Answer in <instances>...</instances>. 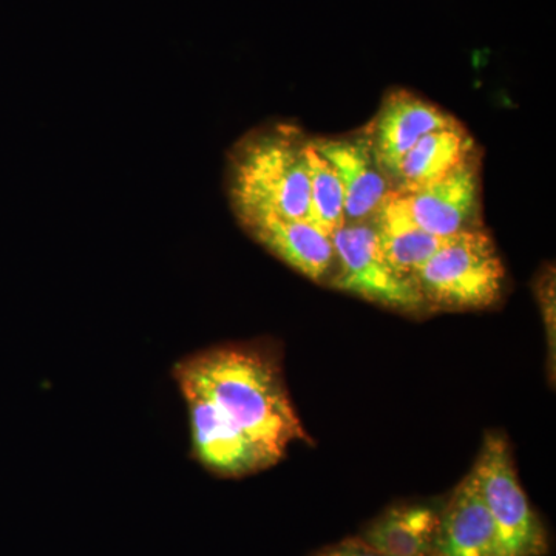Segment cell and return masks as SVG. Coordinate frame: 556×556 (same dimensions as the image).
I'll return each instance as SVG.
<instances>
[{
    "label": "cell",
    "mask_w": 556,
    "mask_h": 556,
    "mask_svg": "<svg viewBox=\"0 0 556 556\" xmlns=\"http://www.w3.org/2000/svg\"><path fill=\"white\" fill-rule=\"evenodd\" d=\"M181 396L280 460L289 445L308 441L289 397L280 358L266 345L232 343L181 358L172 369Z\"/></svg>",
    "instance_id": "cell-1"
},
{
    "label": "cell",
    "mask_w": 556,
    "mask_h": 556,
    "mask_svg": "<svg viewBox=\"0 0 556 556\" xmlns=\"http://www.w3.org/2000/svg\"><path fill=\"white\" fill-rule=\"evenodd\" d=\"M308 139L289 124L249 131L230 149L226 189L237 222L309 217Z\"/></svg>",
    "instance_id": "cell-2"
},
{
    "label": "cell",
    "mask_w": 556,
    "mask_h": 556,
    "mask_svg": "<svg viewBox=\"0 0 556 556\" xmlns=\"http://www.w3.org/2000/svg\"><path fill=\"white\" fill-rule=\"evenodd\" d=\"M413 278L428 309H484L503 298L506 268L492 237L478 226L448 237Z\"/></svg>",
    "instance_id": "cell-3"
},
{
    "label": "cell",
    "mask_w": 556,
    "mask_h": 556,
    "mask_svg": "<svg viewBox=\"0 0 556 556\" xmlns=\"http://www.w3.org/2000/svg\"><path fill=\"white\" fill-rule=\"evenodd\" d=\"M470 475L495 522L504 556H547L546 527L522 490L506 439L486 437Z\"/></svg>",
    "instance_id": "cell-4"
},
{
    "label": "cell",
    "mask_w": 556,
    "mask_h": 556,
    "mask_svg": "<svg viewBox=\"0 0 556 556\" xmlns=\"http://www.w3.org/2000/svg\"><path fill=\"white\" fill-rule=\"evenodd\" d=\"M331 240L339 265L332 287L402 313L428 311L415 278L388 262L371 223H345Z\"/></svg>",
    "instance_id": "cell-5"
},
{
    "label": "cell",
    "mask_w": 556,
    "mask_h": 556,
    "mask_svg": "<svg viewBox=\"0 0 556 556\" xmlns=\"http://www.w3.org/2000/svg\"><path fill=\"white\" fill-rule=\"evenodd\" d=\"M397 190V189H396ZM417 225L438 237H452L478 228L479 169L468 156L455 169L419 188L399 190Z\"/></svg>",
    "instance_id": "cell-6"
},
{
    "label": "cell",
    "mask_w": 556,
    "mask_h": 556,
    "mask_svg": "<svg viewBox=\"0 0 556 556\" xmlns=\"http://www.w3.org/2000/svg\"><path fill=\"white\" fill-rule=\"evenodd\" d=\"M453 123L452 116L431 102L407 90H396L383 101L365 138L391 181L401 160L420 138Z\"/></svg>",
    "instance_id": "cell-7"
},
{
    "label": "cell",
    "mask_w": 556,
    "mask_h": 556,
    "mask_svg": "<svg viewBox=\"0 0 556 556\" xmlns=\"http://www.w3.org/2000/svg\"><path fill=\"white\" fill-rule=\"evenodd\" d=\"M314 149L338 174L345 197L346 223L368 222L388 193L393 190L390 178L380 169L368 139H311Z\"/></svg>",
    "instance_id": "cell-8"
},
{
    "label": "cell",
    "mask_w": 556,
    "mask_h": 556,
    "mask_svg": "<svg viewBox=\"0 0 556 556\" xmlns=\"http://www.w3.org/2000/svg\"><path fill=\"white\" fill-rule=\"evenodd\" d=\"M239 225L255 243L309 280L324 281L334 266L331 237L305 219L252 217Z\"/></svg>",
    "instance_id": "cell-9"
},
{
    "label": "cell",
    "mask_w": 556,
    "mask_h": 556,
    "mask_svg": "<svg viewBox=\"0 0 556 556\" xmlns=\"http://www.w3.org/2000/svg\"><path fill=\"white\" fill-rule=\"evenodd\" d=\"M431 556H504L495 522L468 475L444 507Z\"/></svg>",
    "instance_id": "cell-10"
},
{
    "label": "cell",
    "mask_w": 556,
    "mask_h": 556,
    "mask_svg": "<svg viewBox=\"0 0 556 556\" xmlns=\"http://www.w3.org/2000/svg\"><path fill=\"white\" fill-rule=\"evenodd\" d=\"M439 519L441 508L399 504L372 519L357 536L382 556H431Z\"/></svg>",
    "instance_id": "cell-11"
},
{
    "label": "cell",
    "mask_w": 556,
    "mask_h": 556,
    "mask_svg": "<svg viewBox=\"0 0 556 556\" xmlns=\"http://www.w3.org/2000/svg\"><path fill=\"white\" fill-rule=\"evenodd\" d=\"M368 222L376 230L388 262L412 277L448 239L420 228L409 214L404 195L396 189L388 193Z\"/></svg>",
    "instance_id": "cell-12"
},
{
    "label": "cell",
    "mask_w": 556,
    "mask_h": 556,
    "mask_svg": "<svg viewBox=\"0 0 556 556\" xmlns=\"http://www.w3.org/2000/svg\"><path fill=\"white\" fill-rule=\"evenodd\" d=\"M471 155H475L473 138L455 121L420 138L399 163L391 185L397 190L419 188L448 174Z\"/></svg>",
    "instance_id": "cell-13"
},
{
    "label": "cell",
    "mask_w": 556,
    "mask_h": 556,
    "mask_svg": "<svg viewBox=\"0 0 556 556\" xmlns=\"http://www.w3.org/2000/svg\"><path fill=\"white\" fill-rule=\"evenodd\" d=\"M309 178V217L311 225L331 237L346 223L345 197L338 174L308 139L306 146Z\"/></svg>",
    "instance_id": "cell-14"
},
{
    "label": "cell",
    "mask_w": 556,
    "mask_h": 556,
    "mask_svg": "<svg viewBox=\"0 0 556 556\" xmlns=\"http://www.w3.org/2000/svg\"><path fill=\"white\" fill-rule=\"evenodd\" d=\"M313 556H382L379 555L378 552L372 551L368 544H365L364 541L358 536L348 538V540L342 541V543L332 544V546H328L321 548L320 552L314 554Z\"/></svg>",
    "instance_id": "cell-15"
}]
</instances>
